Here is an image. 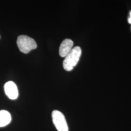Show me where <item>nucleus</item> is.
<instances>
[{
    "mask_svg": "<svg viewBox=\"0 0 131 131\" xmlns=\"http://www.w3.org/2000/svg\"><path fill=\"white\" fill-rule=\"evenodd\" d=\"M81 53L82 50L80 47L76 46L72 48L63 61V65L64 70L68 71L72 70L79 61Z\"/></svg>",
    "mask_w": 131,
    "mask_h": 131,
    "instance_id": "1",
    "label": "nucleus"
},
{
    "mask_svg": "<svg viewBox=\"0 0 131 131\" xmlns=\"http://www.w3.org/2000/svg\"><path fill=\"white\" fill-rule=\"evenodd\" d=\"M17 43L19 51L25 54L36 49L37 47V44L35 40L25 35L19 36Z\"/></svg>",
    "mask_w": 131,
    "mask_h": 131,
    "instance_id": "2",
    "label": "nucleus"
},
{
    "mask_svg": "<svg viewBox=\"0 0 131 131\" xmlns=\"http://www.w3.org/2000/svg\"><path fill=\"white\" fill-rule=\"evenodd\" d=\"M52 122L58 131H69V127L64 114L59 111L54 110L52 114Z\"/></svg>",
    "mask_w": 131,
    "mask_h": 131,
    "instance_id": "3",
    "label": "nucleus"
},
{
    "mask_svg": "<svg viewBox=\"0 0 131 131\" xmlns=\"http://www.w3.org/2000/svg\"><path fill=\"white\" fill-rule=\"evenodd\" d=\"M5 93L11 100H15L18 97L19 92L16 84L12 81H9L4 85Z\"/></svg>",
    "mask_w": 131,
    "mask_h": 131,
    "instance_id": "4",
    "label": "nucleus"
},
{
    "mask_svg": "<svg viewBox=\"0 0 131 131\" xmlns=\"http://www.w3.org/2000/svg\"><path fill=\"white\" fill-rule=\"evenodd\" d=\"M73 46V42L72 40L68 38L64 40L59 47V55L62 57H65L72 49Z\"/></svg>",
    "mask_w": 131,
    "mask_h": 131,
    "instance_id": "5",
    "label": "nucleus"
},
{
    "mask_svg": "<svg viewBox=\"0 0 131 131\" xmlns=\"http://www.w3.org/2000/svg\"><path fill=\"white\" fill-rule=\"evenodd\" d=\"M11 121V116L7 111L0 110V127H5L9 124Z\"/></svg>",
    "mask_w": 131,
    "mask_h": 131,
    "instance_id": "6",
    "label": "nucleus"
},
{
    "mask_svg": "<svg viewBox=\"0 0 131 131\" xmlns=\"http://www.w3.org/2000/svg\"><path fill=\"white\" fill-rule=\"evenodd\" d=\"M128 23L129 24H131V11H130V17L128 19Z\"/></svg>",
    "mask_w": 131,
    "mask_h": 131,
    "instance_id": "7",
    "label": "nucleus"
},
{
    "mask_svg": "<svg viewBox=\"0 0 131 131\" xmlns=\"http://www.w3.org/2000/svg\"><path fill=\"white\" fill-rule=\"evenodd\" d=\"M0 38H1V37H0Z\"/></svg>",
    "mask_w": 131,
    "mask_h": 131,
    "instance_id": "8",
    "label": "nucleus"
}]
</instances>
